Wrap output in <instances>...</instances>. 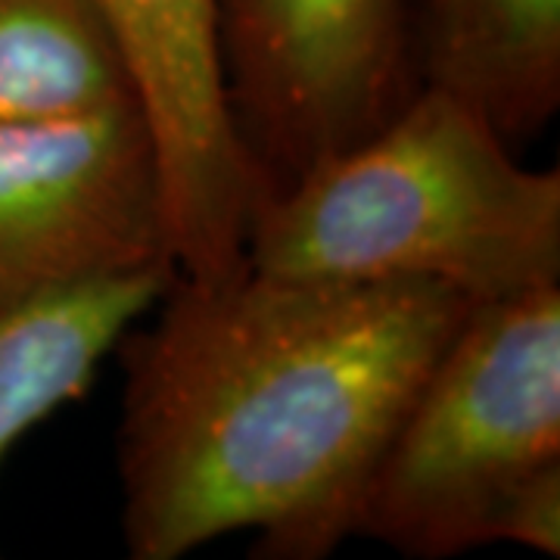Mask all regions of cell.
I'll use <instances>...</instances> for the list:
<instances>
[{
    "mask_svg": "<svg viewBox=\"0 0 560 560\" xmlns=\"http://www.w3.org/2000/svg\"><path fill=\"white\" fill-rule=\"evenodd\" d=\"M172 280L175 271H143L0 302V464L40 420L84 396Z\"/></svg>",
    "mask_w": 560,
    "mask_h": 560,
    "instance_id": "cell-8",
    "label": "cell"
},
{
    "mask_svg": "<svg viewBox=\"0 0 560 560\" xmlns=\"http://www.w3.org/2000/svg\"><path fill=\"white\" fill-rule=\"evenodd\" d=\"M143 271L178 275L140 103L0 121V302Z\"/></svg>",
    "mask_w": 560,
    "mask_h": 560,
    "instance_id": "cell-4",
    "label": "cell"
},
{
    "mask_svg": "<svg viewBox=\"0 0 560 560\" xmlns=\"http://www.w3.org/2000/svg\"><path fill=\"white\" fill-rule=\"evenodd\" d=\"M97 3L156 138L178 275H241L261 184L224 94L219 0Z\"/></svg>",
    "mask_w": 560,
    "mask_h": 560,
    "instance_id": "cell-6",
    "label": "cell"
},
{
    "mask_svg": "<svg viewBox=\"0 0 560 560\" xmlns=\"http://www.w3.org/2000/svg\"><path fill=\"white\" fill-rule=\"evenodd\" d=\"M352 536L560 555V283L467 312L374 460Z\"/></svg>",
    "mask_w": 560,
    "mask_h": 560,
    "instance_id": "cell-3",
    "label": "cell"
},
{
    "mask_svg": "<svg viewBox=\"0 0 560 560\" xmlns=\"http://www.w3.org/2000/svg\"><path fill=\"white\" fill-rule=\"evenodd\" d=\"M246 268L320 283H440L474 305L560 283V175L433 84L371 138L256 202Z\"/></svg>",
    "mask_w": 560,
    "mask_h": 560,
    "instance_id": "cell-2",
    "label": "cell"
},
{
    "mask_svg": "<svg viewBox=\"0 0 560 560\" xmlns=\"http://www.w3.org/2000/svg\"><path fill=\"white\" fill-rule=\"evenodd\" d=\"M423 84L480 109L501 138L541 131L560 103V0H420Z\"/></svg>",
    "mask_w": 560,
    "mask_h": 560,
    "instance_id": "cell-7",
    "label": "cell"
},
{
    "mask_svg": "<svg viewBox=\"0 0 560 560\" xmlns=\"http://www.w3.org/2000/svg\"><path fill=\"white\" fill-rule=\"evenodd\" d=\"M116 346L121 533L180 560L256 533L268 560L352 536L374 460L474 302L440 283L175 275Z\"/></svg>",
    "mask_w": 560,
    "mask_h": 560,
    "instance_id": "cell-1",
    "label": "cell"
},
{
    "mask_svg": "<svg viewBox=\"0 0 560 560\" xmlns=\"http://www.w3.org/2000/svg\"><path fill=\"white\" fill-rule=\"evenodd\" d=\"M219 50L261 197L371 138L415 94L408 0H219Z\"/></svg>",
    "mask_w": 560,
    "mask_h": 560,
    "instance_id": "cell-5",
    "label": "cell"
},
{
    "mask_svg": "<svg viewBox=\"0 0 560 560\" xmlns=\"http://www.w3.org/2000/svg\"><path fill=\"white\" fill-rule=\"evenodd\" d=\"M128 97L131 75L97 0H0V121Z\"/></svg>",
    "mask_w": 560,
    "mask_h": 560,
    "instance_id": "cell-9",
    "label": "cell"
}]
</instances>
